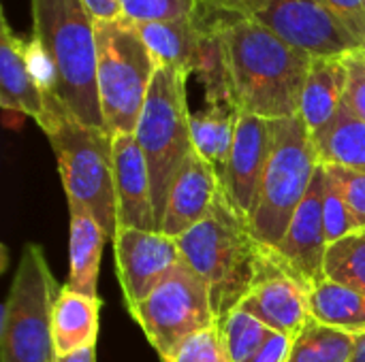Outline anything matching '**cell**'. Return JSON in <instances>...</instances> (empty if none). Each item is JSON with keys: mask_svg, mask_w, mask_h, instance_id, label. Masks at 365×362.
Instances as JSON below:
<instances>
[{"mask_svg": "<svg viewBox=\"0 0 365 362\" xmlns=\"http://www.w3.org/2000/svg\"><path fill=\"white\" fill-rule=\"evenodd\" d=\"M355 346V335L327 329L310 318L304 333L293 341L287 362H349Z\"/></svg>", "mask_w": 365, "mask_h": 362, "instance_id": "cell-26", "label": "cell"}, {"mask_svg": "<svg viewBox=\"0 0 365 362\" xmlns=\"http://www.w3.org/2000/svg\"><path fill=\"white\" fill-rule=\"evenodd\" d=\"M237 117L240 109L229 105H207V109H201L190 115V134L195 151L218 171V177L227 164L233 145Z\"/></svg>", "mask_w": 365, "mask_h": 362, "instance_id": "cell-25", "label": "cell"}, {"mask_svg": "<svg viewBox=\"0 0 365 362\" xmlns=\"http://www.w3.org/2000/svg\"><path fill=\"white\" fill-rule=\"evenodd\" d=\"M118 2L122 9V17L133 23L192 17L203 6V0H118Z\"/></svg>", "mask_w": 365, "mask_h": 362, "instance_id": "cell-29", "label": "cell"}, {"mask_svg": "<svg viewBox=\"0 0 365 362\" xmlns=\"http://www.w3.org/2000/svg\"><path fill=\"white\" fill-rule=\"evenodd\" d=\"M312 141L321 164L365 173V122L346 105L340 109L329 128Z\"/></svg>", "mask_w": 365, "mask_h": 362, "instance_id": "cell-24", "label": "cell"}, {"mask_svg": "<svg viewBox=\"0 0 365 362\" xmlns=\"http://www.w3.org/2000/svg\"><path fill=\"white\" fill-rule=\"evenodd\" d=\"M225 43L235 107L263 119L299 115L312 58L255 17L225 19Z\"/></svg>", "mask_w": 365, "mask_h": 362, "instance_id": "cell-1", "label": "cell"}, {"mask_svg": "<svg viewBox=\"0 0 365 362\" xmlns=\"http://www.w3.org/2000/svg\"><path fill=\"white\" fill-rule=\"evenodd\" d=\"M58 160L66 201H77L96 218L113 241L118 224V196L113 177V137L75 119L58 98H47L41 124Z\"/></svg>", "mask_w": 365, "mask_h": 362, "instance_id": "cell-4", "label": "cell"}, {"mask_svg": "<svg viewBox=\"0 0 365 362\" xmlns=\"http://www.w3.org/2000/svg\"><path fill=\"white\" fill-rule=\"evenodd\" d=\"M56 362H96V346H90L86 350H79L66 356H58Z\"/></svg>", "mask_w": 365, "mask_h": 362, "instance_id": "cell-38", "label": "cell"}, {"mask_svg": "<svg viewBox=\"0 0 365 362\" xmlns=\"http://www.w3.org/2000/svg\"><path fill=\"white\" fill-rule=\"evenodd\" d=\"M113 252L128 312L186 262L178 239L163 230L120 228L113 239Z\"/></svg>", "mask_w": 365, "mask_h": 362, "instance_id": "cell-11", "label": "cell"}, {"mask_svg": "<svg viewBox=\"0 0 365 362\" xmlns=\"http://www.w3.org/2000/svg\"><path fill=\"white\" fill-rule=\"evenodd\" d=\"M325 277L365 292V230H357L327 247Z\"/></svg>", "mask_w": 365, "mask_h": 362, "instance_id": "cell-27", "label": "cell"}, {"mask_svg": "<svg viewBox=\"0 0 365 362\" xmlns=\"http://www.w3.org/2000/svg\"><path fill=\"white\" fill-rule=\"evenodd\" d=\"M308 297L314 322L346 335H365V292L325 277Z\"/></svg>", "mask_w": 365, "mask_h": 362, "instance_id": "cell-23", "label": "cell"}, {"mask_svg": "<svg viewBox=\"0 0 365 362\" xmlns=\"http://www.w3.org/2000/svg\"><path fill=\"white\" fill-rule=\"evenodd\" d=\"M272 143V119H263L259 115L240 111L233 145L227 164L220 171V188L233 205V209L246 220H250L257 207L259 188L267 166Z\"/></svg>", "mask_w": 365, "mask_h": 362, "instance_id": "cell-13", "label": "cell"}, {"mask_svg": "<svg viewBox=\"0 0 365 362\" xmlns=\"http://www.w3.org/2000/svg\"><path fill=\"white\" fill-rule=\"evenodd\" d=\"M349 362H365V335L357 337V346H355V352L351 356Z\"/></svg>", "mask_w": 365, "mask_h": 362, "instance_id": "cell-39", "label": "cell"}, {"mask_svg": "<svg viewBox=\"0 0 365 362\" xmlns=\"http://www.w3.org/2000/svg\"><path fill=\"white\" fill-rule=\"evenodd\" d=\"M323 2L365 47V0H323Z\"/></svg>", "mask_w": 365, "mask_h": 362, "instance_id": "cell-34", "label": "cell"}, {"mask_svg": "<svg viewBox=\"0 0 365 362\" xmlns=\"http://www.w3.org/2000/svg\"><path fill=\"white\" fill-rule=\"evenodd\" d=\"M272 126L274 143L261 179L257 207L248 220L255 237L265 247H276L282 241L321 169L317 145L299 115L272 119Z\"/></svg>", "mask_w": 365, "mask_h": 362, "instance_id": "cell-6", "label": "cell"}, {"mask_svg": "<svg viewBox=\"0 0 365 362\" xmlns=\"http://www.w3.org/2000/svg\"><path fill=\"white\" fill-rule=\"evenodd\" d=\"M178 243L186 265L210 286L218 322L240 305L267 262V247L233 209L222 188L212 211L178 237Z\"/></svg>", "mask_w": 365, "mask_h": 362, "instance_id": "cell-2", "label": "cell"}, {"mask_svg": "<svg viewBox=\"0 0 365 362\" xmlns=\"http://www.w3.org/2000/svg\"><path fill=\"white\" fill-rule=\"evenodd\" d=\"M98 96L105 130L135 134L158 60L148 49L137 26L124 17L96 21Z\"/></svg>", "mask_w": 365, "mask_h": 362, "instance_id": "cell-7", "label": "cell"}, {"mask_svg": "<svg viewBox=\"0 0 365 362\" xmlns=\"http://www.w3.org/2000/svg\"><path fill=\"white\" fill-rule=\"evenodd\" d=\"M169 362H231L220 322L190 335Z\"/></svg>", "mask_w": 365, "mask_h": 362, "instance_id": "cell-31", "label": "cell"}, {"mask_svg": "<svg viewBox=\"0 0 365 362\" xmlns=\"http://www.w3.org/2000/svg\"><path fill=\"white\" fill-rule=\"evenodd\" d=\"M344 64H346L344 105L365 122V49L344 55Z\"/></svg>", "mask_w": 365, "mask_h": 362, "instance_id": "cell-33", "label": "cell"}, {"mask_svg": "<svg viewBox=\"0 0 365 362\" xmlns=\"http://www.w3.org/2000/svg\"><path fill=\"white\" fill-rule=\"evenodd\" d=\"M220 326H222V335H225V344H227L231 362L248 361L255 352L263 348L267 337L274 333L261 320L240 309H233L220 322Z\"/></svg>", "mask_w": 365, "mask_h": 362, "instance_id": "cell-28", "label": "cell"}, {"mask_svg": "<svg viewBox=\"0 0 365 362\" xmlns=\"http://www.w3.org/2000/svg\"><path fill=\"white\" fill-rule=\"evenodd\" d=\"M68 213H71V271H68V288L98 299L96 286H98V267H101V254L105 247V241L109 239L105 230L98 226L96 218L77 201H68Z\"/></svg>", "mask_w": 365, "mask_h": 362, "instance_id": "cell-20", "label": "cell"}, {"mask_svg": "<svg viewBox=\"0 0 365 362\" xmlns=\"http://www.w3.org/2000/svg\"><path fill=\"white\" fill-rule=\"evenodd\" d=\"M255 19L312 60L344 58L365 49L323 0H267Z\"/></svg>", "mask_w": 365, "mask_h": 362, "instance_id": "cell-10", "label": "cell"}, {"mask_svg": "<svg viewBox=\"0 0 365 362\" xmlns=\"http://www.w3.org/2000/svg\"><path fill=\"white\" fill-rule=\"evenodd\" d=\"M113 177L120 228L158 230L150 171L135 134L113 137Z\"/></svg>", "mask_w": 365, "mask_h": 362, "instance_id": "cell-15", "label": "cell"}, {"mask_svg": "<svg viewBox=\"0 0 365 362\" xmlns=\"http://www.w3.org/2000/svg\"><path fill=\"white\" fill-rule=\"evenodd\" d=\"M203 4L231 17H257L267 6V0H203Z\"/></svg>", "mask_w": 365, "mask_h": 362, "instance_id": "cell-36", "label": "cell"}, {"mask_svg": "<svg viewBox=\"0 0 365 362\" xmlns=\"http://www.w3.org/2000/svg\"><path fill=\"white\" fill-rule=\"evenodd\" d=\"M325 171V181H323V220H325V237L327 243H336L353 233H357V224L353 220V213L342 196V190L338 181Z\"/></svg>", "mask_w": 365, "mask_h": 362, "instance_id": "cell-30", "label": "cell"}, {"mask_svg": "<svg viewBox=\"0 0 365 362\" xmlns=\"http://www.w3.org/2000/svg\"><path fill=\"white\" fill-rule=\"evenodd\" d=\"M220 192L218 171L192 151L182 164L165 207L160 230L169 237H182L195 228L214 207V201Z\"/></svg>", "mask_w": 365, "mask_h": 362, "instance_id": "cell-16", "label": "cell"}, {"mask_svg": "<svg viewBox=\"0 0 365 362\" xmlns=\"http://www.w3.org/2000/svg\"><path fill=\"white\" fill-rule=\"evenodd\" d=\"M58 292L43 250L24 245L2 305L0 362H56L51 312Z\"/></svg>", "mask_w": 365, "mask_h": 362, "instance_id": "cell-8", "label": "cell"}, {"mask_svg": "<svg viewBox=\"0 0 365 362\" xmlns=\"http://www.w3.org/2000/svg\"><path fill=\"white\" fill-rule=\"evenodd\" d=\"M293 339L282 335V333H272L267 337V341L263 344V348L259 352H255L246 362H287L289 352H291Z\"/></svg>", "mask_w": 365, "mask_h": 362, "instance_id": "cell-35", "label": "cell"}, {"mask_svg": "<svg viewBox=\"0 0 365 362\" xmlns=\"http://www.w3.org/2000/svg\"><path fill=\"white\" fill-rule=\"evenodd\" d=\"M32 36L56 81V98L86 126L105 130L98 96L96 19L81 0H30Z\"/></svg>", "mask_w": 365, "mask_h": 362, "instance_id": "cell-3", "label": "cell"}, {"mask_svg": "<svg viewBox=\"0 0 365 362\" xmlns=\"http://www.w3.org/2000/svg\"><path fill=\"white\" fill-rule=\"evenodd\" d=\"M235 309L255 316L265 326L291 337L293 341L310 322L308 290L299 282H295L282 267H278L269 252L259 280Z\"/></svg>", "mask_w": 365, "mask_h": 362, "instance_id": "cell-14", "label": "cell"}, {"mask_svg": "<svg viewBox=\"0 0 365 362\" xmlns=\"http://www.w3.org/2000/svg\"><path fill=\"white\" fill-rule=\"evenodd\" d=\"M81 2L96 21H109L122 17V9L118 0H81Z\"/></svg>", "mask_w": 365, "mask_h": 362, "instance_id": "cell-37", "label": "cell"}, {"mask_svg": "<svg viewBox=\"0 0 365 362\" xmlns=\"http://www.w3.org/2000/svg\"><path fill=\"white\" fill-rule=\"evenodd\" d=\"M323 166L338 181L342 196L357 224V230H365V173L342 169V166H331V164H323Z\"/></svg>", "mask_w": 365, "mask_h": 362, "instance_id": "cell-32", "label": "cell"}, {"mask_svg": "<svg viewBox=\"0 0 365 362\" xmlns=\"http://www.w3.org/2000/svg\"><path fill=\"white\" fill-rule=\"evenodd\" d=\"M346 64L344 58L312 60L310 73L299 102V117L308 126L312 139L321 137L344 107Z\"/></svg>", "mask_w": 365, "mask_h": 362, "instance_id": "cell-18", "label": "cell"}, {"mask_svg": "<svg viewBox=\"0 0 365 362\" xmlns=\"http://www.w3.org/2000/svg\"><path fill=\"white\" fill-rule=\"evenodd\" d=\"M98 316L101 299L79 294L68 286L60 288L51 312V335L56 354L66 356L96 346Z\"/></svg>", "mask_w": 365, "mask_h": 362, "instance_id": "cell-21", "label": "cell"}, {"mask_svg": "<svg viewBox=\"0 0 365 362\" xmlns=\"http://www.w3.org/2000/svg\"><path fill=\"white\" fill-rule=\"evenodd\" d=\"M130 316L163 362L171 361L190 335L218 322L210 286L186 262L133 307Z\"/></svg>", "mask_w": 365, "mask_h": 362, "instance_id": "cell-9", "label": "cell"}, {"mask_svg": "<svg viewBox=\"0 0 365 362\" xmlns=\"http://www.w3.org/2000/svg\"><path fill=\"white\" fill-rule=\"evenodd\" d=\"M323 181L325 171L321 164L282 241L276 247H267L274 262L282 267L295 282H299L308 294L325 280V256L329 247L323 220Z\"/></svg>", "mask_w": 365, "mask_h": 362, "instance_id": "cell-12", "label": "cell"}, {"mask_svg": "<svg viewBox=\"0 0 365 362\" xmlns=\"http://www.w3.org/2000/svg\"><path fill=\"white\" fill-rule=\"evenodd\" d=\"M210 19V9L203 4L192 17H180L169 21H148L135 23L141 38L145 41L152 55L160 66H173L192 75V64L205 34Z\"/></svg>", "mask_w": 365, "mask_h": 362, "instance_id": "cell-19", "label": "cell"}, {"mask_svg": "<svg viewBox=\"0 0 365 362\" xmlns=\"http://www.w3.org/2000/svg\"><path fill=\"white\" fill-rule=\"evenodd\" d=\"M0 32V105L6 111L32 117L41 126L47 115V98L30 66L28 41L11 30L4 13Z\"/></svg>", "mask_w": 365, "mask_h": 362, "instance_id": "cell-17", "label": "cell"}, {"mask_svg": "<svg viewBox=\"0 0 365 362\" xmlns=\"http://www.w3.org/2000/svg\"><path fill=\"white\" fill-rule=\"evenodd\" d=\"M188 77L190 75L180 68L158 66L135 130V139L150 171L158 230L171 186L186 158L195 151L190 134L192 113L188 111L186 98Z\"/></svg>", "mask_w": 365, "mask_h": 362, "instance_id": "cell-5", "label": "cell"}, {"mask_svg": "<svg viewBox=\"0 0 365 362\" xmlns=\"http://www.w3.org/2000/svg\"><path fill=\"white\" fill-rule=\"evenodd\" d=\"M225 19H227L225 13L210 9L207 28H205V34L201 38L199 51L192 64V75L199 77L205 90L207 105L235 107L233 81H231L229 55H227V43H225Z\"/></svg>", "mask_w": 365, "mask_h": 362, "instance_id": "cell-22", "label": "cell"}]
</instances>
